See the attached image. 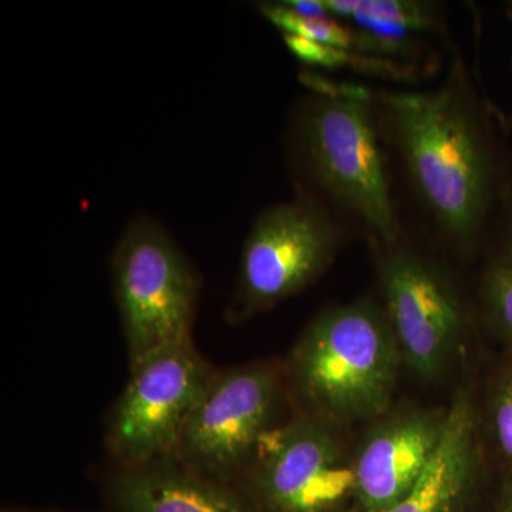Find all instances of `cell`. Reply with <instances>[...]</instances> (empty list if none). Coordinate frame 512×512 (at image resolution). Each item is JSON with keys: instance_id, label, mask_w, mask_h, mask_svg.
I'll list each match as a JSON object with an SVG mask.
<instances>
[{"instance_id": "obj_1", "label": "cell", "mask_w": 512, "mask_h": 512, "mask_svg": "<svg viewBox=\"0 0 512 512\" xmlns=\"http://www.w3.org/2000/svg\"><path fill=\"white\" fill-rule=\"evenodd\" d=\"M384 103L414 190L441 231L461 247L483 232L494 201L495 160L463 84L433 92H392Z\"/></svg>"}, {"instance_id": "obj_2", "label": "cell", "mask_w": 512, "mask_h": 512, "mask_svg": "<svg viewBox=\"0 0 512 512\" xmlns=\"http://www.w3.org/2000/svg\"><path fill=\"white\" fill-rule=\"evenodd\" d=\"M402 350L384 309L359 301L323 312L292 353L299 399L316 419L382 416L392 402Z\"/></svg>"}, {"instance_id": "obj_3", "label": "cell", "mask_w": 512, "mask_h": 512, "mask_svg": "<svg viewBox=\"0 0 512 512\" xmlns=\"http://www.w3.org/2000/svg\"><path fill=\"white\" fill-rule=\"evenodd\" d=\"M113 281L130 370L191 342L197 275L157 222L128 225L114 251Z\"/></svg>"}, {"instance_id": "obj_4", "label": "cell", "mask_w": 512, "mask_h": 512, "mask_svg": "<svg viewBox=\"0 0 512 512\" xmlns=\"http://www.w3.org/2000/svg\"><path fill=\"white\" fill-rule=\"evenodd\" d=\"M301 143L313 177L383 244L399 238L386 163L362 94H326L309 104Z\"/></svg>"}, {"instance_id": "obj_5", "label": "cell", "mask_w": 512, "mask_h": 512, "mask_svg": "<svg viewBox=\"0 0 512 512\" xmlns=\"http://www.w3.org/2000/svg\"><path fill=\"white\" fill-rule=\"evenodd\" d=\"M214 375L191 342L161 350L131 369L107 430L111 454L123 468L151 466L175 454Z\"/></svg>"}, {"instance_id": "obj_6", "label": "cell", "mask_w": 512, "mask_h": 512, "mask_svg": "<svg viewBox=\"0 0 512 512\" xmlns=\"http://www.w3.org/2000/svg\"><path fill=\"white\" fill-rule=\"evenodd\" d=\"M336 245L332 221L313 205L285 202L262 212L242 252L232 316L245 318L305 289Z\"/></svg>"}, {"instance_id": "obj_7", "label": "cell", "mask_w": 512, "mask_h": 512, "mask_svg": "<svg viewBox=\"0 0 512 512\" xmlns=\"http://www.w3.org/2000/svg\"><path fill=\"white\" fill-rule=\"evenodd\" d=\"M279 382L266 366L215 373L195 406L177 454L195 473L222 481L255 456L271 430Z\"/></svg>"}, {"instance_id": "obj_8", "label": "cell", "mask_w": 512, "mask_h": 512, "mask_svg": "<svg viewBox=\"0 0 512 512\" xmlns=\"http://www.w3.org/2000/svg\"><path fill=\"white\" fill-rule=\"evenodd\" d=\"M255 457L254 487L272 512H333L355 494V464L315 417L269 430Z\"/></svg>"}, {"instance_id": "obj_9", "label": "cell", "mask_w": 512, "mask_h": 512, "mask_svg": "<svg viewBox=\"0 0 512 512\" xmlns=\"http://www.w3.org/2000/svg\"><path fill=\"white\" fill-rule=\"evenodd\" d=\"M380 279L403 359L421 377L439 375L463 333L456 292L439 269L402 248L380 259Z\"/></svg>"}, {"instance_id": "obj_10", "label": "cell", "mask_w": 512, "mask_h": 512, "mask_svg": "<svg viewBox=\"0 0 512 512\" xmlns=\"http://www.w3.org/2000/svg\"><path fill=\"white\" fill-rule=\"evenodd\" d=\"M446 413L404 412L383 421L370 434L355 463V495L362 512L397 507L429 463Z\"/></svg>"}, {"instance_id": "obj_11", "label": "cell", "mask_w": 512, "mask_h": 512, "mask_svg": "<svg viewBox=\"0 0 512 512\" xmlns=\"http://www.w3.org/2000/svg\"><path fill=\"white\" fill-rule=\"evenodd\" d=\"M478 474L476 413L460 389L444 419L436 450L406 498L390 512H461Z\"/></svg>"}, {"instance_id": "obj_12", "label": "cell", "mask_w": 512, "mask_h": 512, "mask_svg": "<svg viewBox=\"0 0 512 512\" xmlns=\"http://www.w3.org/2000/svg\"><path fill=\"white\" fill-rule=\"evenodd\" d=\"M120 512H252L222 481L190 468H123L111 483Z\"/></svg>"}, {"instance_id": "obj_13", "label": "cell", "mask_w": 512, "mask_h": 512, "mask_svg": "<svg viewBox=\"0 0 512 512\" xmlns=\"http://www.w3.org/2000/svg\"><path fill=\"white\" fill-rule=\"evenodd\" d=\"M329 16L353 23L357 55L393 62L414 53L417 35L439 32V10L416 0H323Z\"/></svg>"}, {"instance_id": "obj_14", "label": "cell", "mask_w": 512, "mask_h": 512, "mask_svg": "<svg viewBox=\"0 0 512 512\" xmlns=\"http://www.w3.org/2000/svg\"><path fill=\"white\" fill-rule=\"evenodd\" d=\"M264 18L268 19L275 28L282 30L284 35H295L323 43L339 49L356 50V32L352 26L343 25L340 20L325 16V18H309L298 15L286 8L284 3H268L259 5Z\"/></svg>"}, {"instance_id": "obj_15", "label": "cell", "mask_w": 512, "mask_h": 512, "mask_svg": "<svg viewBox=\"0 0 512 512\" xmlns=\"http://www.w3.org/2000/svg\"><path fill=\"white\" fill-rule=\"evenodd\" d=\"M483 298L488 318L512 345V247L501 252L488 268Z\"/></svg>"}, {"instance_id": "obj_16", "label": "cell", "mask_w": 512, "mask_h": 512, "mask_svg": "<svg viewBox=\"0 0 512 512\" xmlns=\"http://www.w3.org/2000/svg\"><path fill=\"white\" fill-rule=\"evenodd\" d=\"M493 427L501 454L512 464V370L501 380L495 392Z\"/></svg>"}, {"instance_id": "obj_17", "label": "cell", "mask_w": 512, "mask_h": 512, "mask_svg": "<svg viewBox=\"0 0 512 512\" xmlns=\"http://www.w3.org/2000/svg\"><path fill=\"white\" fill-rule=\"evenodd\" d=\"M282 3H284L286 8L298 13V15L309 16V18H325V16H329L323 0H288V2Z\"/></svg>"}, {"instance_id": "obj_18", "label": "cell", "mask_w": 512, "mask_h": 512, "mask_svg": "<svg viewBox=\"0 0 512 512\" xmlns=\"http://www.w3.org/2000/svg\"><path fill=\"white\" fill-rule=\"evenodd\" d=\"M498 512H512V478L504 485Z\"/></svg>"}, {"instance_id": "obj_19", "label": "cell", "mask_w": 512, "mask_h": 512, "mask_svg": "<svg viewBox=\"0 0 512 512\" xmlns=\"http://www.w3.org/2000/svg\"><path fill=\"white\" fill-rule=\"evenodd\" d=\"M507 15H508V18H510L511 22H512V2L508 3V6H507Z\"/></svg>"}, {"instance_id": "obj_20", "label": "cell", "mask_w": 512, "mask_h": 512, "mask_svg": "<svg viewBox=\"0 0 512 512\" xmlns=\"http://www.w3.org/2000/svg\"><path fill=\"white\" fill-rule=\"evenodd\" d=\"M511 237H512V215H511ZM510 247H512V241H511Z\"/></svg>"}]
</instances>
